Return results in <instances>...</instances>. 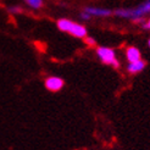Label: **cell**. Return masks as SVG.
Listing matches in <instances>:
<instances>
[{"instance_id": "cell-1", "label": "cell", "mask_w": 150, "mask_h": 150, "mask_svg": "<svg viewBox=\"0 0 150 150\" xmlns=\"http://www.w3.org/2000/svg\"><path fill=\"white\" fill-rule=\"evenodd\" d=\"M150 12V0H145L143 4L134 9H118L114 13L121 18H131L134 22H142L143 17Z\"/></svg>"}, {"instance_id": "cell-2", "label": "cell", "mask_w": 150, "mask_h": 150, "mask_svg": "<svg viewBox=\"0 0 150 150\" xmlns=\"http://www.w3.org/2000/svg\"><path fill=\"white\" fill-rule=\"evenodd\" d=\"M57 28L60 31L76 37V38H86L87 37V28L83 25H79L77 22L67 18H60L57 21Z\"/></svg>"}, {"instance_id": "cell-3", "label": "cell", "mask_w": 150, "mask_h": 150, "mask_svg": "<svg viewBox=\"0 0 150 150\" xmlns=\"http://www.w3.org/2000/svg\"><path fill=\"white\" fill-rule=\"evenodd\" d=\"M96 55H98V57L105 65H110L112 67H115V69L120 67V62L116 57L114 49L108 48V47H98L96 48Z\"/></svg>"}, {"instance_id": "cell-4", "label": "cell", "mask_w": 150, "mask_h": 150, "mask_svg": "<svg viewBox=\"0 0 150 150\" xmlns=\"http://www.w3.org/2000/svg\"><path fill=\"white\" fill-rule=\"evenodd\" d=\"M44 84H45V88L48 89L49 92H59L61 91L64 88V84H65V81L62 78H60L57 76H50L45 79L44 82Z\"/></svg>"}, {"instance_id": "cell-5", "label": "cell", "mask_w": 150, "mask_h": 150, "mask_svg": "<svg viewBox=\"0 0 150 150\" xmlns=\"http://www.w3.org/2000/svg\"><path fill=\"white\" fill-rule=\"evenodd\" d=\"M83 11L89 13L91 16H95V17H108V16H110V15H112V11L110 9H104V7L88 6Z\"/></svg>"}, {"instance_id": "cell-6", "label": "cell", "mask_w": 150, "mask_h": 150, "mask_svg": "<svg viewBox=\"0 0 150 150\" xmlns=\"http://www.w3.org/2000/svg\"><path fill=\"white\" fill-rule=\"evenodd\" d=\"M146 66V62L144 60H138V61H134V62H128L127 65V71H128L131 74H137L139 72H142Z\"/></svg>"}, {"instance_id": "cell-7", "label": "cell", "mask_w": 150, "mask_h": 150, "mask_svg": "<svg viewBox=\"0 0 150 150\" xmlns=\"http://www.w3.org/2000/svg\"><path fill=\"white\" fill-rule=\"evenodd\" d=\"M126 59L128 62H134L142 59V54L138 48L136 47H128L126 50Z\"/></svg>"}, {"instance_id": "cell-8", "label": "cell", "mask_w": 150, "mask_h": 150, "mask_svg": "<svg viewBox=\"0 0 150 150\" xmlns=\"http://www.w3.org/2000/svg\"><path fill=\"white\" fill-rule=\"evenodd\" d=\"M26 4L34 10H38L43 6V0H25Z\"/></svg>"}, {"instance_id": "cell-9", "label": "cell", "mask_w": 150, "mask_h": 150, "mask_svg": "<svg viewBox=\"0 0 150 150\" xmlns=\"http://www.w3.org/2000/svg\"><path fill=\"white\" fill-rule=\"evenodd\" d=\"M84 42L88 44V45H95V44H96L95 39H94V38H92V37H88V35L84 38Z\"/></svg>"}, {"instance_id": "cell-10", "label": "cell", "mask_w": 150, "mask_h": 150, "mask_svg": "<svg viewBox=\"0 0 150 150\" xmlns=\"http://www.w3.org/2000/svg\"><path fill=\"white\" fill-rule=\"evenodd\" d=\"M91 15L89 13H87L86 11H83V12H81V18L82 20H84V21H88V20H91Z\"/></svg>"}, {"instance_id": "cell-11", "label": "cell", "mask_w": 150, "mask_h": 150, "mask_svg": "<svg viewBox=\"0 0 150 150\" xmlns=\"http://www.w3.org/2000/svg\"><path fill=\"white\" fill-rule=\"evenodd\" d=\"M9 11L12 12V13H17V12H21V7H18V6H12V7H9Z\"/></svg>"}, {"instance_id": "cell-12", "label": "cell", "mask_w": 150, "mask_h": 150, "mask_svg": "<svg viewBox=\"0 0 150 150\" xmlns=\"http://www.w3.org/2000/svg\"><path fill=\"white\" fill-rule=\"evenodd\" d=\"M143 28H145V29H150V18L145 22V23L143 25Z\"/></svg>"}, {"instance_id": "cell-13", "label": "cell", "mask_w": 150, "mask_h": 150, "mask_svg": "<svg viewBox=\"0 0 150 150\" xmlns=\"http://www.w3.org/2000/svg\"><path fill=\"white\" fill-rule=\"evenodd\" d=\"M148 44H149V48H150V39H149V42H148Z\"/></svg>"}]
</instances>
